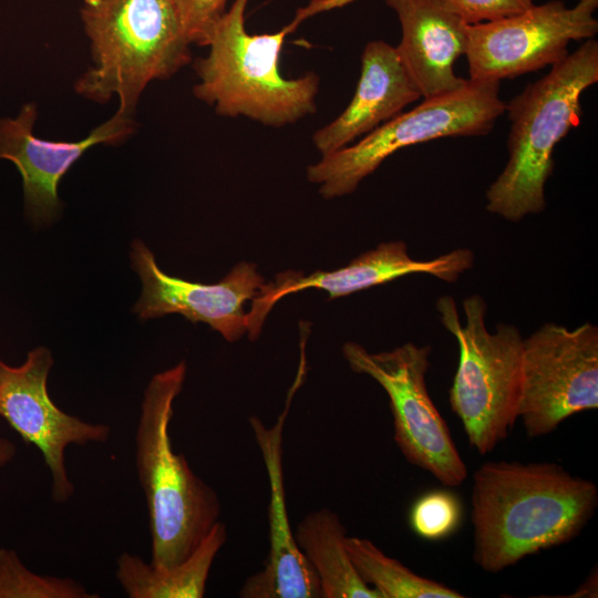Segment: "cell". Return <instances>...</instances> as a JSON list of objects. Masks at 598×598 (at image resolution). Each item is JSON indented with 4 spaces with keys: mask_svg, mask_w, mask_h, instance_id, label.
I'll use <instances>...</instances> for the list:
<instances>
[{
    "mask_svg": "<svg viewBox=\"0 0 598 598\" xmlns=\"http://www.w3.org/2000/svg\"><path fill=\"white\" fill-rule=\"evenodd\" d=\"M421 97L403 69L395 47L382 40L365 44L355 92L342 113L319 128L312 142L322 156L395 117Z\"/></svg>",
    "mask_w": 598,
    "mask_h": 598,
    "instance_id": "cell-17",
    "label": "cell"
},
{
    "mask_svg": "<svg viewBox=\"0 0 598 598\" xmlns=\"http://www.w3.org/2000/svg\"><path fill=\"white\" fill-rule=\"evenodd\" d=\"M52 365V353L45 347L29 351L19 367L0 360V416L41 452L51 475V497L63 504L75 492L65 466L66 447L105 443L111 427L85 422L53 403L47 386Z\"/></svg>",
    "mask_w": 598,
    "mask_h": 598,
    "instance_id": "cell-11",
    "label": "cell"
},
{
    "mask_svg": "<svg viewBox=\"0 0 598 598\" xmlns=\"http://www.w3.org/2000/svg\"><path fill=\"white\" fill-rule=\"evenodd\" d=\"M92 65L74 83L96 103L117 96L134 115L154 80H165L190 61L192 44L173 0H84L81 8Z\"/></svg>",
    "mask_w": 598,
    "mask_h": 598,
    "instance_id": "cell-4",
    "label": "cell"
},
{
    "mask_svg": "<svg viewBox=\"0 0 598 598\" xmlns=\"http://www.w3.org/2000/svg\"><path fill=\"white\" fill-rule=\"evenodd\" d=\"M597 82L598 42L592 38L505 103L508 161L486 190L489 213L516 223L545 209L555 147L578 125L581 95Z\"/></svg>",
    "mask_w": 598,
    "mask_h": 598,
    "instance_id": "cell-3",
    "label": "cell"
},
{
    "mask_svg": "<svg viewBox=\"0 0 598 598\" xmlns=\"http://www.w3.org/2000/svg\"><path fill=\"white\" fill-rule=\"evenodd\" d=\"M594 587H597V576L595 575V577H589L587 579V581L585 582L584 586H581L574 595L575 597H587L588 594H591V597L594 596V594L597 592L596 588L594 589Z\"/></svg>",
    "mask_w": 598,
    "mask_h": 598,
    "instance_id": "cell-26",
    "label": "cell"
},
{
    "mask_svg": "<svg viewBox=\"0 0 598 598\" xmlns=\"http://www.w3.org/2000/svg\"><path fill=\"white\" fill-rule=\"evenodd\" d=\"M226 539V526L219 520L187 559L169 568L122 553L116 559V579L130 598H202L212 565Z\"/></svg>",
    "mask_w": 598,
    "mask_h": 598,
    "instance_id": "cell-18",
    "label": "cell"
},
{
    "mask_svg": "<svg viewBox=\"0 0 598 598\" xmlns=\"http://www.w3.org/2000/svg\"><path fill=\"white\" fill-rule=\"evenodd\" d=\"M499 83L467 79L458 91L423 99L417 106L403 111L357 143L309 165L308 181L319 184V193L327 199L344 196L401 148L442 137L488 134L506 107L499 96Z\"/></svg>",
    "mask_w": 598,
    "mask_h": 598,
    "instance_id": "cell-7",
    "label": "cell"
},
{
    "mask_svg": "<svg viewBox=\"0 0 598 598\" xmlns=\"http://www.w3.org/2000/svg\"><path fill=\"white\" fill-rule=\"evenodd\" d=\"M436 310L458 347L448 391L451 410L462 422L470 445L485 455L518 419L524 338L514 324L501 323L491 332L485 324L487 306L480 295L463 300L464 323L451 296L440 297Z\"/></svg>",
    "mask_w": 598,
    "mask_h": 598,
    "instance_id": "cell-6",
    "label": "cell"
},
{
    "mask_svg": "<svg viewBox=\"0 0 598 598\" xmlns=\"http://www.w3.org/2000/svg\"><path fill=\"white\" fill-rule=\"evenodd\" d=\"M473 264L474 252L468 248H456L433 259L416 260L410 256L404 241L394 240L382 243L332 271L317 270L308 276L292 270L280 272L275 282H267L251 300L247 311V333L250 340H256L271 308L289 293L316 288L327 291L329 299H337L414 274L455 282Z\"/></svg>",
    "mask_w": 598,
    "mask_h": 598,
    "instance_id": "cell-14",
    "label": "cell"
},
{
    "mask_svg": "<svg viewBox=\"0 0 598 598\" xmlns=\"http://www.w3.org/2000/svg\"><path fill=\"white\" fill-rule=\"evenodd\" d=\"M16 445L8 439L0 437V467L9 463L16 455Z\"/></svg>",
    "mask_w": 598,
    "mask_h": 598,
    "instance_id": "cell-25",
    "label": "cell"
},
{
    "mask_svg": "<svg viewBox=\"0 0 598 598\" xmlns=\"http://www.w3.org/2000/svg\"><path fill=\"white\" fill-rule=\"evenodd\" d=\"M131 262L143 285L133 307L140 319L179 313L192 322L207 323L230 342L248 331L245 303L256 298L267 283L251 262L236 265L216 283L169 276L157 266L153 252L141 239L132 243Z\"/></svg>",
    "mask_w": 598,
    "mask_h": 598,
    "instance_id": "cell-12",
    "label": "cell"
},
{
    "mask_svg": "<svg viewBox=\"0 0 598 598\" xmlns=\"http://www.w3.org/2000/svg\"><path fill=\"white\" fill-rule=\"evenodd\" d=\"M248 0H235L208 43V53L195 62L198 82L194 95L221 116H245L281 127L317 110L319 76L309 72L287 79L279 71L286 34H250L245 28Z\"/></svg>",
    "mask_w": 598,
    "mask_h": 598,
    "instance_id": "cell-5",
    "label": "cell"
},
{
    "mask_svg": "<svg viewBox=\"0 0 598 598\" xmlns=\"http://www.w3.org/2000/svg\"><path fill=\"white\" fill-rule=\"evenodd\" d=\"M398 16L399 60L421 97L458 91L467 79L456 75L455 61L465 53L467 23L439 0H385Z\"/></svg>",
    "mask_w": 598,
    "mask_h": 598,
    "instance_id": "cell-16",
    "label": "cell"
},
{
    "mask_svg": "<svg viewBox=\"0 0 598 598\" xmlns=\"http://www.w3.org/2000/svg\"><path fill=\"white\" fill-rule=\"evenodd\" d=\"M349 557L362 580L381 598H462L457 590L422 577L385 555L367 538L344 539Z\"/></svg>",
    "mask_w": 598,
    "mask_h": 598,
    "instance_id": "cell-20",
    "label": "cell"
},
{
    "mask_svg": "<svg viewBox=\"0 0 598 598\" xmlns=\"http://www.w3.org/2000/svg\"><path fill=\"white\" fill-rule=\"evenodd\" d=\"M302 382L297 375L282 413L274 426L251 416L249 424L268 475L269 553L264 567L246 579L239 590L244 598H321L320 581L301 553L290 528L282 471V430L292 396Z\"/></svg>",
    "mask_w": 598,
    "mask_h": 598,
    "instance_id": "cell-15",
    "label": "cell"
},
{
    "mask_svg": "<svg viewBox=\"0 0 598 598\" xmlns=\"http://www.w3.org/2000/svg\"><path fill=\"white\" fill-rule=\"evenodd\" d=\"M186 377L185 361L156 373L144 391L135 433V465L152 539L151 564L169 568L187 559L219 522L215 489L197 476L169 435L174 401Z\"/></svg>",
    "mask_w": 598,
    "mask_h": 598,
    "instance_id": "cell-2",
    "label": "cell"
},
{
    "mask_svg": "<svg viewBox=\"0 0 598 598\" xmlns=\"http://www.w3.org/2000/svg\"><path fill=\"white\" fill-rule=\"evenodd\" d=\"M598 0H561L533 4L518 13L467 24L464 55L470 80L501 82L553 66L568 55L574 41L598 32Z\"/></svg>",
    "mask_w": 598,
    "mask_h": 598,
    "instance_id": "cell-10",
    "label": "cell"
},
{
    "mask_svg": "<svg viewBox=\"0 0 598 598\" xmlns=\"http://www.w3.org/2000/svg\"><path fill=\"white\" fill-rule=\"evenodd\" d=\"M227 0H173L184 31L193 44L207 47L226 13Z\"/></svg>",
    "mask_w": 598,
    "mask_h": 598,
    "instance_id": "cell-23",
    "label": "cell"
},
{
    "mask_svg": "<svg viewBox=\"0 0 598 598\" xmlns=\"http://www.w3.org/2000/svg\"><path fill=\"white\" fill-rule=\"evenodd\" d=\"M467 24L508 17L534 4V0H439Z\"/></svg>",
    "mask_w": 598,
    "mask_h": 598,
    "instance_id": "cell-24",
    "label": "cell"
},
{
    "mask_svg": "<svg viewBox=\"0 0 598 598\" xmlns=\"http://www.w3.org/2000/svg\"><path fill=\"white\" fill-rule=\"evenodd\" d=\"M598 408V327L545 323L523 340L518 417L529 437L544 436L581 411Z\"/></svg>",
    "mask_w": 598,
    "mask_h": 598,
    "instance_id": "cell-9",
    "label": "cell"
},
{
    "mask_svg": "<svg viewBox=\"0 0 598 598\" xmlns=\"http://www.w3.org/2000/svg\"><path fill=\"white\" fill-rule=\"evenodd\" d=\"M71 579L38 575L29 570L14 550L0 549V598H93Z\"/></svg>",
    "mask_w": 598,
    "mask_h": 598,
    "instance_id": "cell-21",
    "label": "cell"
},
{
    "mask_svg": "<svg viewBox=\"0 0 598 598\" xmlns=\"http://www.w3.org/2000/svg\"><path fill=\"white\" fill-rule=\"evenodd\" d=\"M35 103H25L13 117H0V159L10 161L22 177L24 207L34 224H49L61 209V178L92 146L117 145L135 131L133 115L120 110L80 141H50L33 133Z\"/></svg>",
    "mask_w": 598,
    "mask_h": 598,
    "instance_id": "cell-13",
    "label": "cell"
},
{
    "mask_svg": "<svg viewBox=\"0 0 598 598\" xmlns=\"http://www.w3.org/2000/svg\"><path fill=\"white\" fill-rule=\"evenodd\" d=\"M474 561L498 573L574 539L594 516L598 489L551 462H487L472 487Z\"/></svg>",
    "mask_w": 598,
    "mask_h": 598,
    "instance_id": "cell-1",
    "label": "cell"
},
{
    "mask_svg": "<svg viewBox=\"0 0 598 598\" xmlns=\"http://www.w3.org/2000/svg\"><path fill=\"white\" fill-rule=\"evenodd\" d=\"M295 539L320 581L323 598H381L359 576L346 548L347 529L329 508L307 514Z\"/></svg>",
    "mask_w": 598,
    "mask_h": 598,
    "instance_id": "cell-19",
    "label": "cell"
},
{
    "mask_svg": "<svg viewBox=\"0 0 598 598\" xmlns=\"http://www.w3.org/2000/svg\"><path fill=\"white\" fill-rule=\"evenodd\" d=\"M342 353L352 371L371 377L386 392L394 441L406 461L446 487L462 484L466 465L426 385L431 348L406 342L372 353L357 342H347Z\"/></svg>",
    "mask_w": 598,
    "mask_h": 598,
    "instance_id": "cell-8",
    "label": "cell"
},
{
    "mask_svg": "<svg viewBox=\"0 0 598 598\" xmlns=\"http://www.w3.org/2000/svg\"><path fill=\"white\" fill-rule=\"evenodd\" d=\"M462 504L448 489H434L421 495L411 506L409 523L421 538L437 542L451 536L461 525Z\"/></svg>",
    "mask_w": 598,
    "mask_h": 598,
    "instance_id": "cell-22",
    "label": "cell"
}]
</instances>
